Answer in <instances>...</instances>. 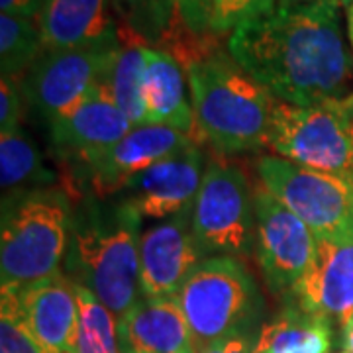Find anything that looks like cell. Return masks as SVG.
<instances>
[{
  "instance_id": "1",
  "label": "cell",
  "mask_w": 353,
  "mask_h": 353,
  "mask_svg": "<svg viewBox=\"0 0 353 353\" xmlns=\"http://www.w3.org/2000/svg\"><path fill=\"white\" fill-rule=\"evenodd\" d=\"M340 0L281 10L236 28L232 59L271 97L292 106L345 99L353 87V55L341 30Z\"/></svg>"
},
{
  "instance_id": "2",
  "label": "cell",
  "mask_w": 353,
  "mask_h": 353,
  "mask_svg": "<svg viewBox=\"0 0 353 353\" xmlns=\"http://www.w3.org/2000/svg\"><path fill=\"white\" fill-rule=\"evenodd\" d=\"M194 126L224 153L269 148L277 99L232 55L214 51L187 65Z\"/></svg>"
},
{
  "instance_id": "3",
  "label": "cell",
  "mask_w": 353,
  "mask_h": 353,
  "mask_svg": "<svg viewBox=\"0 0 353 353\" xmlns=\"http://www.w3.org/2000/svg\"><path fill=\"white\" fill-rule=\"evenodd\" d=\"M139 222L116 206L110 220L79 222L69 236L65 275L90 290L120 322L141 301Z\"/></svg>"
},
{
  "instance_id": "4",
  "label": "cell",
  "mask_w": 353,
  "mask_h": 353,
  "mask_svg": "<svg viewBox=\"0 0 353 353\" xmlns=\"http://www.w3.org/2000/svg\"><path fill=\"white\" fill-rule=\"evenodd\" d=\"M69 226V201L59 190H32L4 202L0 290H20L61 271Z\"/></svg>"
},
{
  "instance_id": "5",
  "label": "cell",
  "mask_w": 353,
  "mask_h": 353,
  "mask_svg": "<svg viewBox=\"0 0 353 353\" xmlns=\"http://www.w3.org/2000/svg\"><path fill=\"white\" fill-rule=\"evenodd\" d=\"M176 301L199 353L218 341L243 336L261 310L253 275L236 257H208L187 279Z\"/></svg>"
},
{
  "instance_id": "6",
  "label": "cell",
  "mask_w": 353,
  "mask_h": 353,
  "mask_svg": "<svg viewBox=\"0 0 353 353\" xmlns=\"http://www.w3.org/2000/svg\"><path fill=\"white\" fill-rule=\"evenodd\" d=\"M269 148L292 163L353 181V94L310 106L277 101Z\"/></svg>"
},
{
  "instance_id": "7",
  "label": "cell",
  "mask_w": 353,
  "mask_h": 353,
  "mask_svg": "<svg viewBox=\"0 0 353 353\" xmlns=\"http://www.w3.org/2000/svg\"><path fill=\"white\" fill-rule=\"evenodd\" d=\"M192 228L206 257H243L255 248L253 189L236 165H206L192 204Z\"/></svg>"
},
{
  "instance_id": "8",
  "label": "cell",
  "mask_w": 353,
  "mask_h": 353,
  "mask_svg": "<svg viewBox=\"0 0 353 353\" xmlns=\"http://www.w3.org/2000/svg\"><path fill=\"white\" fill-rule=\"evenodd\" d=\"M261 185L312 230L330 238L353 226V181L263 155L255 161Z\"/></svg>"
},
{
  "instance_id": "9",
  "label": "cell",
  "mask_w": 353,
  "mask_h": 353,
  "mask_svg": "<svg viewBox=\"0 0 353 353\" xmlns=\"http://www.w3.org/2000/svg\"><path fill=\"white\" fill-rule=\"evenodd\" d=\"M255 255L273 294L289 296L303 279L316 252V236L303 220L267 190L253 187Z\"/></svg>"
},
{
  "instance_id": "10",
  "label": "cell",
  "mask_w": 353,
  "mask_h": 353,
  "mask_svg": "<svg viewBox=\"0 0 353 353\" xmlns=\"http://www.w3.org/2000/svg\"><path fill=\"white\" fill-rule=\"evenodd\" d=\"M116 43L41 51L22 77L20 90L26 101L50 124L73 112L88 92L101 85Z\"/></svg>"
},
{
  "instance_id": "11",
  "label": "cell",
  "mask_w": 353,
  "mask_h": 353,
  "mask_svg": "<svg viewBox=\"0 0 353 353\" xmlns=\"http://www.w3.org/2000/svg\"><path fill=\"white\" fill-rule=\"evenodd\" d=\"M208 259L192 228V206L141 234L139 285L143 299H176L196 267Z\"/></svg>"
},
{
  "instance_id": "12",
  "label": "cell",
  "mask_w": 353,
  "mask_h": 353,
  "mask_svg": "<svg viewBox=\"0 0 353 353\" xmlns=\"http://www.w3.org/2000/svg\"><path fill=\"white\" fill-rule=\"evenodd\" d=\"M204 155L196 143L130 179L116 194L118 206L138 220H167L190 208L204 176Z\"/></svg>"
},
{
  "instance_id": "13",
  "label": "cell",
  "mask_w": 353,
  "mask_h": 353,
  "mask_svg": "<svg viewBox=\"0 0 353 353\" xmlns=\"http://www.w3.org/2000/svg\"><path fill=\"white\" fill-rule=\"evenodd\" d=\"M290 301L326 320L343 322L353 312V226L316 238V252Z\"/></svg>"
},
{
  "instance_id": "14",
  "label": "cell",
  "mask_w": 353,
  "mask_h": 353,
  "mask_svg": "<svg viewBox=\"0 0 353 353\" xmlns=\"http://www.w3.org/2000/svg\"><path fill=\"white\" fill-rule=\"evenodd\" d=\"M24 326L46 353L77 350L79 303L75 283L57 271L20 290H10Z\"/></svg>"
},
{
  "instance_id": "15",
  "label": "cell",
  "mask_w": 353,
  "mask_h": 353,
  "mask_svg": "<svg viewBox=\"0 0 353 353\" xmlns=\"http://www.w3.org/2000/svg\"><path fill=\"white\" fill-rule=\"evenodd\" d=\"M50 128L57 152L90 167L134 126L108 92L97 85L73 112L50 124Z\"/></svg>"
},
{
  "instance_id": "16",
  "label": "cell",
  "mask_w": 353,
  "mask_h": 353,
  "mask_svg": "<svg viewBox=\"0 0 353 353\" xmlns=\"http://www.w3.org/2000/svg\"><path fill=\"white\" fill-rule=\"evenodd\" d=\"M192 143L194 139L189 134L173 128L153 124L134 126L110 152L88 167L92 187L101 194H116L130 179L187 150Z\"/></svg>"
},
{
  "instance_id": "17",
  "label": "cell",
  "mask_w": 353,
  "mask_h": 353,
  "mask_svg": "<svg viewBox=\"0 0 353 353\" xmlns=\"http://www.w3.org/2000/svg\"><path fill=\"white\" fill-rule=\"evenodd\" d=\"M36 22L43 51L112 46L118 41L110 0H46Z\"/></svg>"
},
{
  "instance_id": "18",
  "label": "cell",
  "mask_w": 353,
  "mask_h": 353,
  "mask_svg": "<svg viewBox=\"0 0 353 353\" xmlns=\"http://www.w3.org/2000/svg\"><path fill=\"white\" fill-rule=\"evenodd\" d=\"M120 353H181L192 347L176 299H143L118 322Z\"/></svg>"
},
{
  "instance_id": "19",
  "label": "cell",
  "mask_w": 353,
  "mask_h": 353,
  "mask_svg": "<svg viewBox=\"0 0 353 353\" xmlns=\"http://www.w3.org/2000/svg\"><path fill=\"white\" fill-rule=\"evenodd\" d=\"M143 102L148 124L173 128L190 136L194 128L192 102L187 99L181 65L169 51L145 50Z\"/></svg>"
},
{
  "instance_id": "20",
  "label": "cell",
  "mask_w": 353,
  "mask_h": 353,
  "mask_svg": "<svg viewBox=\"0 0 353 353\" xmlns=\"http://www.w3.org/2000/svg\"><path fill=\"white\" fill-rule=\"evenodd\" d=\"M145 50L148 46L134 30H130V34L118 32V43L112 50L101 81V87L116 102V106L126 114L132 126L148 124L143 102Z\"/></svg>"
},
{
  "instance_id": "21",
  "label": "cell",
  "mask_w": 353,
  "mask_h": 353,
  "mask_svg": "<svg viewBox=\"0 0 353 353\" xmlns=\"http://www.w3.org/2000/svg\"><path fill=\"white\" fill-rule=\"evenodd\" d=\"M330 320L290 301L283 312L261 326L252 353H330Z\"/></svg>"
},
{
  "instance_id": "22",
  "label": "cell",
  "mask_w": 353,
  "mask_h": 353,
  "mask_svg": "<svg viewBox=\"0 0 353 353\" xmlns=\"http://www.w3.org/2000/svg\"><path fill=\"white\" fill-rule=\"evenodd\" d=\"M51 181L55 176L43 167L36 143L22 130L0 136V185L4 194Z\"/></svg>"
},
{
  "instance_id": "23",
  "label": "cell",
  "mask_w": 353,
  "mask_h": 353,
  "mask_svg": "<svg viewBox=\"0 0 353 353\" xmlns=\"http://www.w3.org/2000/svg\"><path fill=\"white\" fill-rule=\"evenodd\" d=\"M43 51L36 20L0 14V71L2 79L24 77Z\"/></svg>"
},
{
  "instance_id": "24",
  "label": "cell",
  "mask_w": 353,
  "mask_h": 353,
  "mask_svg": "<svg viewBox=\"0 0 353 353\" xmlns=\"http://www.w3.org/2000/svg\"><path fill=\"white\" fill-rule=\"evenodd\" d=\"M75 289L79 303L77 353H120L116 318L90 290L79 285Z\"/></svg>"
},
{
  "instance_id": "25",
  "label": "cell",
  "mask_w": 353,
  "mask_h": 353,
  "mask_svg": "<svg viewBox=\"0 0 353 353\" xmlns=\"http://www.w3.org/2000/svg\"><path fill=\"white\" fill-rule=\"evenodd\" d=\"M277 8V0H204L201 32L206 36L224 34L248 24Z\"/></svg>"
},
{
  "instance_id": "26",
  "label": "cell",
  "mask_w": 353,
  "mask_h": 353,
  "mask_svg": "<svg viewBox=\"0 0 353 353\" xmlns=\"http://www.w3.org/2000/svg\"><path fill=\"white\" fill-rule=\"evenodd\" d=\"M128 8L138 16L136 24H148L157 32L171 26V18L175 16L181 24H185L190 32L201 34V16L204 0H124ZM132 16V22H134ZM134 26V24H132Z\"/></svg>"
},
{
  "instance_id": "27",
  "label": "cell",
  "mask_w": 353,
  "mask_h": 353,
  "mask_svg": "<svg viewBox=\"0 0 353 353\" xmlns=\"http://www.w3.org/2000/svg\"><path fill=\"white\" fill-rule=\"evenodd\" d=\"M0 353H46L24 326L10 290H0Z\"/></svg>"
},
{
  "instance_id": "28",
  "label": "cell",
  "mask_w": 353,
  "mask_h": 353,
  "mask_svg": "<svg viewBox=\"0 0 353 353\" xmlns=\"http://www.w3.org/2000/svg\"><path fill=\"white\" fill-rule=\"evenodd\" d=\"M12 79H2L0 83V136L22 130V99Z\"/></svg>"
},
{
  "instance_id": "29",
  "label": "cell",
  "mask_w": 353,
  "mask_h": 353,
  "mask_svg": "<svg viewBox=\"0 0 353 353\" xmlns=\"http://www.w3.org/2000/svg\"><path fill=\"white\" fill-rule=\"evenodd\" d=\"M43 4H46V0H0V10L2 14L38 20Z\"/></svg>"
},
{
  "instance_id": "30",
  "label": "cell",
  "mask_w": 353,
  "mask_h": 353,
  "mask_svg": "<svg viewBox=\"0 0 353 353\" xmlns=\"http://www.w3.org/2000/svg\"><path fill=\"white\" fill-rule=\"evenodd\" d=\"M252 347L253 343L248 336H234L224 341H218L202 353H252Z\"/></svg>"
},
{
  "instance_id": "31",
  "label": "cell",
  "mask_w": 353,
  "mask_h": 353,
  "mask_svg": "<svg viewBox=\"0 0 353 353\" xmlns=\"http://www.w3.org/2000/svg\"><path fill=\"white\" fill-rule=\"evenodd\" d=\"M341 341H343V350L353 353V312L341 322Z\"/></svg>"
},
{
  "instance_id": "32",
  "label": "cell",
  "mask_w": 353,
  "mask_h": 353,
  "mask_svg": "<svg viewBox=\"0 0 353 353\" xmlns=\"http://www.w3.org/2000/svg\"><path fill=\"white\" fill-rule=\"evenodd\" d=\"M324 0H277V8L281 10H290V8H304V6H312Z\"/></svg>"
},
{
  "instance_id": "33",
  "label": "cell",
  "mask_w": 353,
  "mask_h": 353,
  "mask_svg": "<svg viewBox=\"0 0 353 353\" xmlns=\"http://www.w3.org/2000/svg\"><path fill=\"white\" fill-rule=\"evenodd\" d=\"M347 34H350V41L353 48V2L347 6Z\"/></svg>"
},
{
  "instance_id": "34",
  "label": "cell",
  "mask_w": 353,
  "mask_h": 353,
  "mask_svg": "<svg viewBox=\"0 0 353 353\" xmlns=\"http://www.w3.org/2000/svg\"><path fill=\"white\" fill-rule=\"evenodd\" d=\"M340 2H341V4H345V6H350L353 0H340Z\"/></svg>"
},
{
  "instance_id": "35",
  "label": "cell",
  "mask_w": 353,
  "mask_h": 353,
  "mask_svg": "<svg viewBox=\"0 0 353 353\" xmlns=\"http://www.w3.org/2000/svg\"><path fill=\"white\" fill-rule=\"evenodd\" d=\"M181 353H199L196 350H187V352H181Z\"/></svg>"
},
{
  "instance_id": "36",
  "label": "cell",
  "mask_w": 353,
  "mask_h": 353,
  "mask_svg": "<svg viewBox=\"0 0 353 353\" xmlns=\"http://www.w3.org/2000/svg\"><path fill=\"white\" fill-rule=\"evenodd\" d=\"M340 353H350V352H345V350H343V352H340Z\"/></svg>"
}]
</instances>
